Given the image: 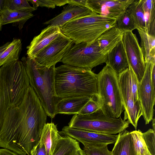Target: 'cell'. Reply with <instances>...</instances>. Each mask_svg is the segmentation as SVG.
Returning <instances> with one entry per match:
<instances>
[{"label": "cell", "mask_w": 155, "mask_h": 155, "mask_svg": "<svg viewBox=\"0 0 155 155\" xmlns=\"http://www.w3.org/2000/svg\"><path fill=\"white\" fill-rule=\"evenodd\" d=\"M47 116L30 86L21 103L9 108L5 114L0 131V147L19 155H30L39 141Z\"/></svg>", "instance_id": "obj_1"}, {"label": "cell", "mask_w": 155, "mask_h": 155, "mask_svg": "<svg viewBox=\"0 0 155 155\" xmlns=\"http://www.w3.org/2000/svg\"><path fill=\"white\" fill-rule=\"evenodd\" d=\"M54 84L56 95L61 99L98 97L97 74L90 68L61 65L55 68Z\"/></svg>", "instance_id": "obj_2"}, {"label": "cell", "mask_w": 155, "mask_h": 155, "mask_svg": "<svg viewBox=\"0 0 155 155\" xmlns=\"http://www.w3.org/2000/svg\"><path fill=\"white\" fill-rule=\"evenodd\" d=\"M30 86L25 68L20 61L0 68V131L8 109L21 103Z\"/></svg>", "instance_id": "obj_3"}, {"label": "cell", "mask_w": 155, "mask_h": 155, "mask_svg": "<svg viewBox=\"0 0 155 155\" xmlns=\"http://www.w3.org/2000/svg\"><path fill=\"white\" fill-rule=\"evenodd\" d=\"M21 60L30 85L36 94L47 115L54 118L56 114V105L61 100L56 96L55 91V65L49 68L44 66L28 57H23Z\"/></svg>", "instance_id": "obj_4"}, {"label": "cell", "mask_w": 155, "mask_h": 155, "mask_svg": "<svg viewBox=\"0 0 155 155\" xmlns=\"http://www.w3.org/2000/svg\"><path fill=\"white\" fill-rule=\"evenodd\" d=\"M116 21L94 13L72 19L60 28L75 44L92 43L104 32L115 26Z\"/></svg>", "instance_id": "obj_5"}, {"label": "cell", "mask_w": 155, "mask_h": 155, "mask_svg": "<svg viewBox=\"0 0 155 155\" xmlns=\"http://www.w3.org/2000/svg\"><path fill=\"white\" fill-rule=\"evenodd\" d=\"M98 97L101 108L106 116L117 118L124 110L118 75L106 64L97 74Z\"/></svg>", "instance_id": "obj_6"}, {"label": "cell", "mask_w": 155, "mask_h": 155, "mask_svg": "<svg viewBox=\"0 0 155 155\" xmlns=\"http://www.w3.org/2000/svg\"><path fill=\"white\" fill-rule=\"evenodd\" d=\"M128 120L121 117L114 118L105 115L101 109L88 115L75 114L68 126L70 127L108 135H115L129 127Z\"/></svg>", "instance_id": "obj_7"}, {"label": "cell", "mask_w": 155, "mask_h": 155, "mask_svg": "<svg viewBox=\"0 0 155 155\" xmlns=\"http://www.w3.org/2000/svg\"><path fill=\"white\" fill-rule=\"evenodd\" d=\"M119 87L124 108V120H128L137 129L142 114L138 100L139 82L130 66L118 75Z\"/></svg>", "instance_id": "obj_8"}, {"label": "cell", "mask_w": 155, "mask_h": 155, "mask_svg": "<svg viewBox=\"0 0 155 155\" xmlns=\"http://www.w3.org/2000/svg\"><path fill=\"white\" fill-rule=\"evenodd\" d=\"M107 55L101 52L96 40L92 43L73 45L61 61L64 64L91 69L105 63Z\"/></svg>", "instance_id": "obj_9"}, {"label": "cell", "mask_w": 155, "mask_h": 155, "mask_svg": "<svg viewBox=\"0 0 155 155\" xmlns=\"http://www.w3.org/2000/svg\"><path fill=\"white\" fill-rule=\"evenodd\" d=\"M155 59L145 63L143 77L138 85L137 95L142 115L146 124H148L153 118L154 106L155 101V87L151 80L152 68Z\"/></svg>", "instance_id": "obj_10"}, {"label": "cell", "mask_w": 155, "mask_h": 155, "mask_svg": "<svg viewBox=\"0 0 155 155\" xmlns=\"http://www.w3.org/2000/svg\"><path fill=\"white\" fill-rule=\"evenodd\" d=\"M74 43L71 39L61 33L41 50L34 59L41 65L50 67L61 61Z\"/></svg>", "instance_id": "obj_11"}, {"label": "cell", "mask_w": 155, "mask_h": 155, "mask_svg": "<svg viewBox=\"0 0 155 155\" xmlns=\"http://www.w3.org/2000/svg\"><path fill=\"white\" fill-rule=\"evenodd\" d=\"M121 41L129 64L139 82L144 73L145 64L143 53L137 38L132 31H126L124 32Z\"/></svg>", "instance_id": "obj_12"}, {"label": "cell", "mask_w": 155, "mask_h": 155, "mask_svg": "<svg viewBox=\"0 0 155 155\" xmlns=\"http://www.w3.org/2000/svg\"><path fill=\"white\" fill-rule=\"evenodd\" d=\"M60 135L73 138L81 143L85 147L107 145L114 143L118 134L108 135L64 126Z\"/></svg>", "instance_id": "obj_13"}, {"label": "cell", "mask_w": 155, "mask_h": 155, "mask_svg": "<svg viewBox=\"0 0 155 155\" xmlns=\"http://www.w3.org/2000/svg\"><path fill=\"white\" fill-rule=\"evenodd\" d=\"M134 1L86 0V4L94 13L117 20Z\"/></svg>", "instance_id": "obj_14"}, {"label": "cell", "mask_w": 155, "mask_h": 155, "mask_svg": "<svg viewBox=\"0 0 155 155\" xmlns=\"http://www.w3.org/2000/svg\"><path fill=\"white\" fill-rule=\"evenodd\" d=\"M60 28L48 25L35 37L27 47L28 57L34 59L38 53L61 33Z\"/></svg>", "instance_id": "obj_15"}, {"label": "cell", "mask_w": 155, "mask_h": 155, "mask_svg": "<svg viewBox=\"0 0 155 155\" xmlns=\"http://www.w3.org/2000/svg\"><path fill=\"white\" fill-rule=\"evenodd\" d=\"M93 13L88 7L68 4L64 7L61 13L44 24L60 28L72 19Z\"/></svg>", "instance_id": "obj_16"}, {"label": "cell", "mask_w": 155, "mask_h": 155, "mask_svg": "<svg viewBox=\"0 0 155 155\" xmlns=\"http://www.w3.org/2000/svg\"><path fill=\"white\" fill-rule=\"evenodd\" d=\"M124 32L115 26L102 33L96 39L101 53L107 55L122 41Z\"/></svg>", "instance_id": "obj_17"}, {"label": "cell", "mask_w": 155, "mask_h": 155, "mask_svg": "<svg viewBox=\"0 0 155 155\" xmlns=\"http://www.w3.org/2000/svg\"><path fill=\"white\" fill-rule=\"evenodd\" d=\"M105 63L117 75L129 67V64L122 41L108 54Z\"/></svg>", "instance_id": "obj_18"}, {"label": "cell", "mask_w": 155, "mask_h": 155, "mask_svg": "<svg viewBox=\"0 0 155 155\" xmlns=\"http://www.w3.org/2000/svg\"><path fill=\"white\" fill-rule=\"evenodd\" d=\"M92 97L79 96L61 99L56 105V114H78Z\"/></svg>", "instance_id": "obj_19"}, {"label": "cell", "mask_w": 155, "mask_h": 155, "mask_svg": "<svg viewBox=\"0 0 155 155\" xmlns=\"http://www.w3.org/2000/svg\"><path fill=\"white\" fill-rule=\"evenodd\" d=\"M112 155H137L130 132L124 130L119 133Z\"/></svg>", "instance_id": "obj_20"}, {"label": "cell", "mask_w": 155, "mask_h": 155, "mask_svg": "<svg viewBox=\"0 0 155 155\" xmlns=\"http://www.w3.org/2000/svg\"><path fill=\"white\" fill-rule=\"evenodd\" d=\"M61 136L56 125L52 122L46 124L42 130L39 141L44 144L47 155H52Z\"/></svg>", "instance_id": "obj_21"}, {"label": "cell", "mask_w": 155, "mask_h": 155, "mask_svg": "<svg viewBox=\"0 0 155 155\" xmlns=\"http://www.w3.org/2000/svg\"><path fill=\"white\" fill-rule=\"evenodd\" d=\"M141 39V48L145 64L155 59V36L149 35L145 30L137 28Z\"/></svg>", "instance_id": "obj_22"}, {"label": "cell", "mask_w": 155, "mask_h": 155, "mask_svg": "<svg viewBox=\"0 0 155 155\" xmlns=\"http://www.w3.org/2000/svg\"><path fill=\"white\" fill-rule=\"evenodd\" d=\"M2 25L11 23L18 24L21 29L25 23L34 16L31 13L15 11L6 9L0 12Z\"/></svg>", "instance_id": "obj_23"}, {"label": "cell", "mask_w": 155, "mask_h": 155, "mask_svg": "<svg viewBox=\"0 0 155 155\" xmlns=\"http://www.w3.org/2000/svg\"><path fill=\"white\" fill-rule=\"evenodd\" d=\"M80 148L79 142L66 136H61L52 155H75L77 150Z\"/></svg>", "instance_id": "obj_24"}, {"label": "cell", "mask_w": 155, "mask_h": 155, "mask_svg": "<svg viewBox=\"0 0 155 155\" xmlns=\"http://www.w3.org/2000/svg\"><path fill=\"white\" fill-rule=\"evenodd\" d=\"M22 43L19 39L14 38L7 48L0 55V67L18 61L21 50Z\"/></svg>", "instance_id": "obj_25"}, {"label": "cell", "mask_w": 155, "mask_h": 155, "mask_svg": "<svg viewBox=\"0 0 155 155\" xmlns=\"http://www.w3.org/2000/svg\"><path fill=\"white\" fill-rule=\"evenodd\" d=\"M142 2L146 31L149 35L155 36V0H142Z\"/></svg>", "instance_id": "obj_26"}, {"label": "cell", "mask_w": 155, "mask_h": 155, "mask_svg": "<svg viewBox=\"0 0 155 155\" xmlns=\"http://www.w3.org/2000/svg\"><path fill=\"white\" fill-rule=\"evenodd\" d=\"M127 9L133 17L137 28L146 30L145 20L142 0H134Z\"/></svg>", "instance_id": "obj_27"}, {"label": "cell", "mask_w": 155, "mask_h": 155, "mask_svg": "<svg viewBox=\"0 0 155 155\" xmlns=\"http://www.w3.org/2000/svg\"><path fill=\"white\" fill-rule=\"evenodd\" d=\"M115 27L124 32L132 31L137 28L133 17L127 9L117 20Z\"/></svg>", "instance_id": "obj_28"}, {"label": "cell", "mask_w": 155, "mask_h": 155, "mask_svg": "<svg viewBox=\"0 0 155 155\" xmlns=\"http://www.w3.org/2000/svg\"><path fill=\"white\" fill-rule=\"evenodd\" d=\"M5 7L6 9L26 12L31 13L36 10L27 0H5Z\"/></svg>", "instance_id": "obj_29"}, {"label": "cell", "mask_w": 155, "mask_h": 155, "mask_svg": "<svg viewBox=\"0 0 155 155\" xmlns=\"http://www.w3.org/2000/svg\"><path fill=\"white\" fill-rule=\"evenodd\" d=\"M142 133L140 130L130 132L137 155H145L148 152Z\"/></svg>", "instance_id": "obj_30"}, {"label": "cell", "mask_w": 155, "mask_h": 155, "mask_svg": "<svg viewBox=\"0 0 155 155\" xmlns=\"http://www.w3.org/2000/svg\"><path fill=\"white\" fill-rule=\"evenodd\" d=\"M102 107V104L97 97L93 96L84 106L78 114L80 115L90 114L95 112Z\"/></svg>", "instance_id": "obj_31"}, {"label": "cell", "mask_w": 155, "mask_h": 155, "mask_svg": "<svg viewBox=\"0 0 155 155\" xmlns=\"http://www.w3.org/2000/svg\"><path fill=\"white\" fill-rule=\"evenodd\" d=\"M33 5L36 9L38 6L45 7L53 8L55 6H61L67 4L68 0H28Z\"/></svg>", "instance_id": "obj_32"}, {"label": "cell", "mask_w": 155, "mask_h": 155, "mask_svg": "<svg viewBox=\"0 0 155 155\" xmlns=\"http://www.w3.org/2000/svg\"><path fill=\"white\" fill-rule=\"evenodd\" d=\"M83 150L86 155H112L107 145L84 146Z\"/></svg>", "instance_id": "obj_33"}, {"label": "cell", "mask_w": 155, "mask_h": 155, "mask_svg": "<svg viewBox=\"0 0 155 155\" xmlns=\"http://www.w3.org/2000/svg\"><path fill=\"white\" fill-rule=\"evenodd\" d=\"M143 136L148 151L152 155H155V134L152 129L143 133Z\"/></svg>", "instance_id": "obj_34"}, {"label": "cell", "mask_w": 155, "mask_h": 155, "mask_svg": "<svg viewBox=\"0 0 155 155\" xmlns=\"http://www.w3.org/2000/svg\"><path fill=\"white\" fill-rule=\"evenodd\" d=\"M30 155H47L45 148L43 143L39 141L32 149Z\"/></svg>", "instance_id": "obj_35"}, {"label": "cell", "mask_w": 155, "mask_h": 155, "mask_svg": "<svg viewBox=\"0 0 155 155\" xmlns=\"http://www.w3.org/2000/svg\"><path fill=\"white\" fill-rule=\"evenodd\" d=\"M67 4L88 7L86 4V0H68Z\"/></svg>", "instance_id": "obj_36"}, {"label": "cell", "mask_w": 155, "mask_h": 155, "mask_svg": "<svg viewBox=\"0 0 155 155\" xmlns=\"http://www.w3.org/2000/svg\"><path fill=\"white\" fill-rule=\"evenodd\" d=\"M0 155H18V154L6 148L0 149Z\"/></svg>", "instance_id": "obj_37"}, {"label": "cell", "mask_w": 155, "mask_h": 155, "mask_svg": "<svg viewBox=\"0 0 155 155\" xmlns=\"http://www.w3.org/2000/svg\"><path fill=\"white\" fill-rule=\"evenodd\" d=\"M155 63L153 65L151 72V80L152 85L155 87Z\"/></svg>", "instance_id": "obj_38"}, {"label": "cell", "mask_w": 155, "mask_h": 155, "mask_svg": "<svg viewBox=\"0 0 155 155\" xmlns=\"http://www.w3.org/2000/svg\"><path fill=\"white\" fill-rule=\"evenodd\" d=\"M6 9L5 0H0V12Z\"/></svg>", "instance_id": "obj_39"}, {"label": "cell", "mask_w": 155, "mask_h": 155, "mask_svg": "<svg viewBox=\"0 0 155 155\" xmlns=\"http://www.w3.org/2000/svg\"><path fill=\"white\" fill-rule=\"evenodd\" d=\"M11 42H8L4 45L0 47V55L7 48L9 45L10 44Z\"/></svg>", "instance_id": "obj_40"}, {"label": "cell", "mask_w": 155, "mask_h": 155, "mask_svg": "<svg viewBox=\"0 0 155 155\" xmlns=\"http://www.w3.org/2000/svg\"><path fill=\"white\" fill-rule=\"evenodd\" d=\"M75 155H86L84 150L81 148L78 149L76 152Z\"/></svg>", "instance_id": "obj_41"}, {"label": "cell", "mask_w": 155, "mask_h": 155, "mask_svg": "<svg viewBox=\"0 0 155 155\" xmlns=\"http://www.w3.org/2000/svg\"><path fill=\"white\" fill-rule=\"evenodd\" d=\"M152 127H153V130L155 132V118H153L152 120Z\"/></svg>", "instance_id": "obj_42"}, {"label": "cell", "mask_w": 155, "mask_h": 155, "mask_svg": "<svg viewBox=\"0 0 155 155\" xmlns=\"http://www.w3.org/2000/svg\"><path fill=\"white\" fill-rule=\"evenodd\" d=\"M2 23L1 17V15H0V30H1L2 27Z\"/></svg>", "instance_id": "obj_43"}, {"label": "cell", "mask_w": 155, "mask_h": 155, "mask_svg": "<svg viewBox=\"0 0 155 155\" xmlns=\"http://www.w3.org/2000/svg\"><path fill=\"white\" fill-rule=\"evenodd\" d=\"M145 155H152L151 154L149 151Z\"/></svg>", "instance_id": "obj_44"}]
</instances>
